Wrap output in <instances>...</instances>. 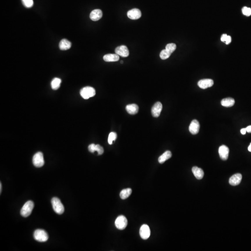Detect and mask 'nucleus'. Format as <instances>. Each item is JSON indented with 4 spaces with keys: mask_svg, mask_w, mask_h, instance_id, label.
<instances>
[{
    "mask_svg": "<svg viewBox=\"0 0 251 251\" xmlns=\"http://www.w3.org/2000/svg\"><path fill=\"white\" fill-rule=\"evenodd\" d=\"M34 207V203L31 200L26 202L21 210V214L24 217L29 216L31 213Z\"/></svg>",
    "mask_w": 251,
    "mask_h": 251,
    "instance_id": "f257e3e1",
    "label": "nucleus"
},
{
    "mask_svg": "<svg viewBox=\"0 0 251 251\" xmlns=\"http://www.w3.org/2000/svg\"><path fill=\"white\" fill-rule=\"evenodd\" d=\"M52 207L54 210L59 214H63L64 212V207L60 200L56 197H54L51 200Z\"/></svg>",
    "mask_w": 251,
    "mask_h": 251,
    "instance_id": "f03ea898",
    "label": "nucleus"
},
{
    "mask_svg": "<svg viewBox=\"0 0 251 251\" xmlns=\"http://www.w3.org/2000/svg\"><path fill=\"white\" fill-rule=\"evenodd\" d=\"M35 240L39 242H44L48 241L49 236L45 231L42 229H37L34 234Z\"/></svg>",
    "mask_w": 251,
    "mask_h": 251,
    "instance_id": "7ed1b4c3",
    "label": "nucleus"
},
{
    "mask_svg": "<svg viewBox=\"0 0 251 251\" xmlns=\"http://www.w3.org/2000/svg\"><path fill=\"white\" fill-rule=\"evenodd\" d=\"M80 94L83 98L84 99H88L92 97L96 94L95 89L91 87H84L80 91Z\"/></svg>",
    "mask_w": 251,
    "mask_h": 251,
    "instance_id": "20e7f679",
    "label": "nucleus"
},
{
    "mask_svg": "<svg viewBox=\"0 0 251 251\" xmlns=\"http://www.w3.org/2000/svg\"><path fill=\"white\" fill-rule=\"evenodd\" d=\"M33 163L35 167L37 168H41L44 165V157L42 152H39L35 154L33 158Z\"/></svg>",
    "mask_w": 251,
    "mask_h": 251,
    "instance_id": "39448f33",
    "label": "nucleus"
},
{
    "mask_svg": "<svg viewBox=\"0 0 251 251\" xmlns=\"http://www.w3.org/2000/svg\"><path fill=\"white\" fill-rule=\"evenodd\" d=\"M127 225V220L123 215H120L116 219L115 225L117 229L122 230L126 228Z\"/></svg>",
    "mask_w": 251,
    "mask_h": 251,
    "instance_id": "423d86ee",
    "label": "nucleus"
},
{
    "mask_svg": "<svg viewBox=\"0 0 251 251\" xmlns=\"http://www.w3.org/2000/svg\"><path fill=\"white\" fill-rule=\"evenodd\" d=\"M150 229L148 225H143L140 229V234L141 238L143 240H147L150 236Z\"/></svg>",
    "mask_w": 251,
    "mask_h": 251,
    "instance_id": "0eeeda50",
    "label": "nucleus"
},
{
    "mask_svg": "<svg viewBox=\"0 0 251 251\" xmlns=\"http://www.w3.org/2000/svg\"><path fill=\"white\" fill-rule=\"evenodd\" d=\"M162 105L160 102H157L152 108L151 112L154 117H158L162 111Z\"/></svg>",
    "mask_w": 251,
    "mask_h": 251,
    "instance_id": "6e6552de",
    "label": "nucleus"
},
{
    "mask_svg": "<svg viewBox=\"0 0 251 251\" xmlns=\"http://www.w3.org/2000/svg\"><path fill=\"white\" fill-rule=\"evenodd\" d=\"M128 17L132 20H137L140 18L141 16V13L138 8H133L129 11L127 13Z\"/></svg>",
    "mask_w": 251,
    "mask_h": 251,
    "instance_id": "1a4fd4ad",
    "label": "nucleus"
},
{
    "mask_svg": "<svg viewBox=\"0 0 251 251\" xmlns=\"http://www.w3.org/2000/svg\"><path fill=\"white\" fill-rule=\"evenodd\" d=\"M115 52L119 56L123 57H127L129 54V49H127V47L125 45L120 46L117 47L115 49Z\"/></svg>",
    "mask_w": 251,
    "mask_h": 251,
    "instance_id": "9d476101",
    "label": "nucleus"
},
{
    "mask_svg": "<svg viewBox=\"0 0 251 251\" xmlns=\"http://www.w3.org/2000/svg\"><path fill=\"white\" fill-rule=\"evenodd\" d=\"M200 128L199 122L197 120L192 121L189 127V130L192 134H196L199 133Z\"/></svg>",
    "mask_w": 251,
    "mask_h": 251,
    "instance_id": "9b49d317",
    "label": "nucleus"
},
{
    "mask_svg": "<svg viewBox=\"0 0 251 251\" xmlns=\"http://www.w3.org/2000/svg\"><path fill=\"white\" fill-rule=\"evenodd\" d=\"M229 148L225 145H222L219 147V155L221 160L223 161L227 160L228 155H229Z\"/></svg>",
    "mask_w": 251,
    "mask_h": 251,
    "instance_id": "f8f14e48",
    "label": "nucleus"
},
{
    "mask_svg": "<svg viewBox=\"0 0 251 251\" xmlns=\"http://www.w3.org/2000/svg\"><path fill=\"white\" fill-rule=\"evenodd\" d=\"M213 85V81L212 79H203L200 81L198 83V85L202 89H206L211 87Z\"/></svg>",
    "mask_w": 251,
    "mask_h": 251,
    "instance_id": "ddd939ff",
    "label": "nucleus"
},
{
    "mask_svg": "<svg viewBox=\"0 0 251 251\" xmlns=\"http://www.w3.org/2000/svg\"><path fill=\"white\" fill-rule=\"evenodd\" d=\"M242 175L241 174H236L233 175V176L229 179V183L231 185L233 186L238 185L241 183L242 180Z\"/></svg>",
    "mask_w": 251,
    "mask_h": 251,
    "instance_id": "4468645a",
    "label": "nucleus"
},
{
    "mask_svg": "<svg viewBox=\"0 0 251 251\" xmlns=\"http://www.w3.org/2000/svg\"><path fill=\"white\" fill-rule=\"evenodd\" d=\"M102 12L99 9H95L91 12L90 18L91 20L93 21H97L100 20L102 17Z\"/></svg>",
    "mask_w": 251,
    "mask_h": 251,
    "instance_id": "2eb2a0df",
    "label": "nucleus"
},
{
    "mask_svg": "<svg viewBox=\"0 0 251 251\" xmlns=\"http://www.w3.org/2000/svg\"><path fill=\"white\" fill-rule=\"evenodd\" d=\"M119 56L118 54H109L103 56V60L106 62H114L119 60Z\"/></svg>",
    "mask_w": 251,
    "mask_h": 251,
    "instance_id": "dca6fc26",
    "label": "nucleus"
},
{
    "mask_svg": "<svg viewBox=\"0 0 251 251\" xmlns=\"http://www.w3.org/2000/svg\"><path fill=\"white\" fill-rule=\"evenodd\" d=\"M192 172L196 178L198 179H202L204 175L202 169L197 167H193L192 168Z\"/></svg>",
    "mask_w": 251,
    "mask_h": 251,
    "instance_id": "f3484780",
    "label": "nucleus"
},
{
    "mask_svg": "<svg viewBox=\"0 0 251 251\" xmlns=\"http://www.w3.org/2000/svg\"><path fill=\"white\" fill-rule=\"evenodd\" d=\"M126 110L130 115H136L138 112L139 106L136 104H129L127 106Z\"/></svg>",
    "mask_w": 251,
    "mask_h": 251,
    "instance_id": "a211bd4d",
    "label": "nucleus"
},
{
    "mask_svg": "<svg viewBox=\"0 0 251 251\" xmlns=\"http://www.w3.org/2000/svg\"><path fill=\"white\" fill-rule=\"evenodd\" d=\"M71 47V43L67 39H64L60 41L59 43V48L60 50H68Z\"/></svg>",
    "mask_w": 251,
    "mask_h": 251,
    "instance_id": "6ab92c4d",
    "label": "nucleus"
},
{
    "mask_svg": "<svg viewBox=\"0 0 251 251\" xmlns=\"http://www.w3.org/2000/svg\"><path fill=\"white\" fill-rule=\"evenodd\" d=\"M235 100L232 98L223 99L221 101V105L225 107H231L234 105Z\"/></svg>",
    "mask_w": 251,
    "mask_h": 251,
    "instance_id": "aec40b11",
    "label": "nucleus"
},
{
    "mask_svg": "<svg viewBox=\"0 0 251 251\" xmlns=\"http://www.w3.org/2000/svg\"><path fill=\"white\" fill-rule=\"evenodd\" d=\"M171 157V152L170 151H167L164 154H162L161 156H160V157L159 158V162L161 164H162V163L165 162V161L168 160Z\"/></svg>",
    "mask_w": 251,
    "mask_h": 251,
    "instance_id": "412c9836",
    "label": "nucleus"
},
{
    "mask_svg": "<svg viewBox=\"0 0 251 251\" xmlns=\"http://www.w3.org/2000/svg\"><path fill=\"white\" fill-rule=\"evenodd\" d=\"M132 190L131 188L124 189L122 190L120 193V197L122 199L125 200L127 198L129 197L131 193H132Z\"/></svg>",
    "mask_w": 251,
    "mask_h": 251,
    "instance_id": "4be33fe9",
    "label": "nucleus"
},
{
    "mask_svg": "<svg viewBox=\"0 0 251 251\" xmlns=\"http://www.w3.org/2000/svg\"><path fill=\"white\" fill-rule=\"evenodd\" d=\"M61 82V80L60 78H54L51 82V85L52 89L54 90L58 89L60 87Z\"/></svg>",
    "mask_w": 251,
    "mask_h": 251,
    "instance_id": "5701e85b",
    "label": "nucleus"
},
{
    "mask_svg": "<svg viewBox=\"0 0 251 251\" xmlns=\"http://www.w3.org/2000/svg\"><path fill=\"white\" fill-rule=\"evenodd\" d=\"M171 54L170 53V52L167 51L165 49H163L161 51L160 56L161 59H162V60H165V59L169 58L171 56Z\"/></svg>",
    "mask_w": 251,
    "mask_h": 251,
    "instance_id": "b1692460",
    "label": "nucleus"
},
{
    "mask_svg": "<svg viewBox=\"0 0 251 251\" xmlns=\"http://www.w3.org/2000/svg\"><path fill=\"white\" fill-rule=\"evenodd\" d=\"M176 49V44L175 43H169L165 46V49L170 53L172 54L175 50Z\"/></svg>",
    "mask_w": 251,
    "mask_h": 251,
    "instance_id": "393cba45",
    "label": "nucleus"
},
{
    "mask_svg": "<svg viewBox=\"0 0 251 251\" xmlns=\"http://www.w3.org/2000/svg\"><path fill=\"white\" fill-rule=\"evenodd\" d=\"M117 138V134L115 132H111L109 133L108 136V143L111 145L112 144L113 142L115 141L116 139Z\"/></svg>",
    "mask_w": 251,
    "mask_h": 251,
    "instance_id": "a878e982",
    "label": "nucleus"
},
{
    "mask_svg": "<svg viewBox=\"0 0 251 251\" xmlns=\"http://www.w3.org/2000/svg\"><path fill=\"white\" fill-rule=\"evenodd\" d=\"M22 1L23 5L27 8H31L34 4L33 0H22Z\"/></svg>",
    "mask_w": 251,
    "mask_h": 251,
    "instance_id": "bb28decb",
    "label": "nucleus"
},
{
    "mask_svg": "<svg viewBox=\"0 0 251 251\" xmlns=\"http://www.w3.org/2000/svg\"><path fill=\"white\" fill-rule=\"evenodd\" d=\"M242 13L245 16H249L251 15V8L247 7H243L242 9Z\"/></svg>",
    "mask_w": 251,
    "mask_h": 251,
    "instance_id": "cd10ccee",
    "label": "nucleus"
},
{
    "mask_svg": "<svg viewBox=\"0 0 251 251\" xmlns=\"http://www.w3.org/2000/svg\"><path fill=\"white\" fill-rule=\"evenodd\" d=\"M96 151L97 152L99 155H102L104 153V149L100 145H96Z\"/></svg>",
    "mask_w": 251,
    "mask_h": 251,
    "instance_id": "c85d7f7f",
    "label": "nucleus"
},
{
    "mask_svg": "<svg viewBox=\"0 0 251 251\" xmlns=\"http://www.w3.org/2000/svg\"><path fill=\"white\" fill-rule=\"evenodd\" d=\"M88 150L91 153H94L96 151V145L95 144H91L90 145L88 146Z\"/></svg>",
    "mask_w": 251,
    "mask_h": 251,
    "instance_id": "c756f323",
    "label": "nucleus"
},
{
    "mask_svg": "<svg viewBox=\"0 0 251 251\" xmlns=\"http://www.w3.org/2000/svg\"><path fill=\"white\" fill-rule=\"evenodd\" d=\"M231 42V36L227 35L226 41H225V42H226V44H228L230 43Z\"/></svg>",
    "mask_w": 251,
    "mask_h": 251,
    "instance_id": "7c9ffc66",
    "label": "nucleus"
},
{
    "mask_svg": "<svg viewBox=\"0 0 251 251\" xmlns=\"http://www.w3.org/2000/svg\"><path fill=\"white\" fill-rule=\"evenodd\" d=\"M227 34H223V35H222V36H221V41L223 42H225L226 39H227Z\"/></svg>",
    "mask_w": 251,
    "mask_h": 251,
    "instance_id": "2f4dec72",
    "label": "nucleus"
},
{
    "mask_svg": "<svg viewBox=\"0 0 251 251\" xmlns=\"http://www.w3.org/2000/svg\"><path fill=\"white\" fill-rule=\"evenodd\" d=\"M241 134H243V135H244L246 133V132H247V130H246V129H241Z\"/></svg>",
    "mask_w": 251,
    "mask_h": 251,
    "instance_id": "473e14b6",
    "label": "nucleus"
},
{
    "mask_svg": "<svg viewBox=\"0 0 251 251\" xmlns=\"http://www.w3.org/2000/svg\"><path fill=\"white\" fill-rule=\"evenodd\" d=\"M246 130H247V132H248V133H251V126H248V127L246 128Z\"/></svg>",
    "mask_w": 251,
    "mask_h": 251,
    "instance_id": "72a5a7b5",
    "label": "nucleus"
},
{
    "mask_svg": "<svg viewBox=\"0 0 251 251\" xmlns=\"http://www.w3.org/2000/svg\"><path fill=\"white\" fill-rule=\"evenodd\" d=\"M248 150L249 151V152H251V143L250 144V145H249V147H248Z\"/></svg>",
    "mask_w": 251,
    "mask_h": 251,
    "instance_id": "f704fd0d",
    "label": "nucleus"
},
{
    "mask_svg": "<svg viewBox=\"0 0 251 251\" xmlns=\"http://www.w3.org/2000/svg\"><path fill=\"white\" fill-rule=\"evenodd\" d=\"M1 188H2V185H1V183H0V193H1Z\"/></svg>",
    "mask_w": 251,
    "mask_h": 251,
    "instance_id": "c9c22d12",
    "label": "nucleus"
},
{
    "mask_svg": "<svg viewBox=\"0 0 251 251\" xmlns=\"http://www.w3.org/2000/svg\"><path fill=\"white\" fill-rule=\"evenodd\" d=\"M123 63V61H121V62H120V63Z\"/></svg>",
    "mask_w": 251,
    "mask_h": 251,
    "instance_id": "e433bc0d",
    "label": "nucleus"
}]
</instances>
